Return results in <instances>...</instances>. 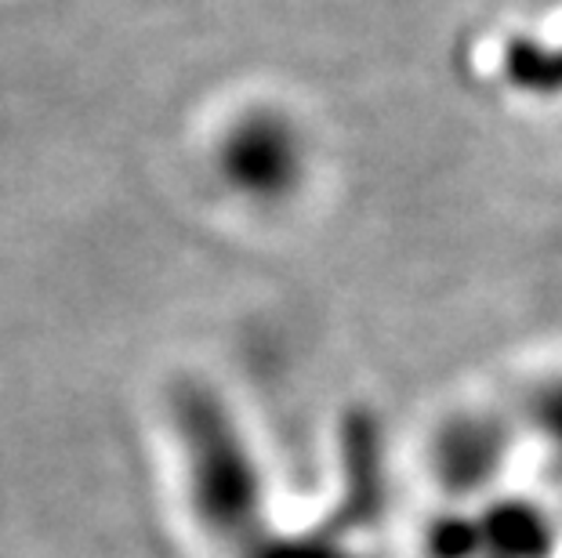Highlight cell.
<instances>
[{"label": "cell", "mask_w": 562, "mask_h": 558, "mask_svg": "<svg viewBox=\"0 0 562 558\" xmlns=\"http://www.w3.org/2000/svg\"><path fill=\"white\" fill-rule=\"evenodd\" d=\"M214 178L250 207H283L302 193L313 171L305 127L280 105H244L211 141Z\"/></svg>", "instance_id": "6da1fadb"}]
</instances>
